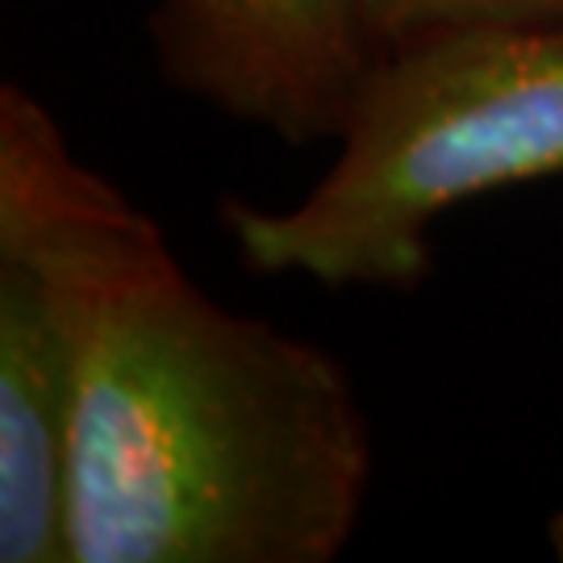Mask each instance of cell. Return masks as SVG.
Masks as SVG:
<instances>
[{
    "instance_id": "cell-1",
    "label": "cell",
    "mask_w": 563,
    "mask_h": 563,
    "mask_svg": "<svg viewBox=\"0 0 563 563\" xmlns=\"http://www.w3.org/2000/svg\"><path fill=\"white\" fill-rule=\"evenodd\" d=\"M0 239L55 276L76 339L67 563H330L372 430L322 346L218 305L159 222L0 92Z\"/></svg>"
},
{
    "instance_id": "cell-2",
    "label": "cell",
    "mask_w": 563,
    "mask_h": 563,
    "mask_svg": "<svg viewBox=\"0 0 563 563\" xmlns=\"http://www.w3.org/2000/svg\"><path fill=\"white\" fill-rule=\"evenodd\" d=\"M563 176V25L460 30L376 55L339 155L292 209L225 205L246 267L325 288H413L455 205Z\"/></svg>"
},
{
    "instance_id": "cell-3",
    "label": "cell",
    "mask_w": 563,
    "mask_h": 563,
    "mask_svg": "<svg viewBox=\"0 0 563 563\" xmlns=\"http://www.w3.org/2000/svg\"><path fill=\"white\" fill-rule=\"evenodd\" d=\"M167 80L288 142L339 139L376 46L355 0H159Z\"/></svg>"
},
{
    "instance_id": "cell-4",
    "label": "cell",
    "mask_w": 563,
    "mask_h": 563,
    "mask_svg": "<svg viewBox=\"0 0 563 563\" xmlns=\"http://www.w3.org/2000/svg\"><path fill=\"white\" fill-rule=\"evenodd\" d=\"M76 339L55 276L0 239V560L67 563Z\"/></svg>"
},
{
    "instance_id": "cell-5",
    "label": "cell",
    "mask_w": 563,
    "mask_h": 563,
    "mask_svg": "<svg viewBox=\"0 0 563 563\" xmlns=\"http://www.w3.org/2000/svg\"><path fill=\"white\" fill-rule=\"evenodd\" d=\"M376 55L460 30L563 25V0H355Z\"/></svg>"
},
{
    "instance_id": "cell-6",
    "label": "cell",
    "mask_w": 563,
    "mask_h": 563,
    "mask_svg": "<svg viewBox=\"0 0 563 563\" xmlns=\"http://www.w3.org/2000/svg\"><path fill=\"white\" fill-rule=\"evenodd\" d=\"M551 543H555V551L563 555V518H555V526H551Z\"/></svg>"
}]
</instances>
